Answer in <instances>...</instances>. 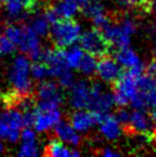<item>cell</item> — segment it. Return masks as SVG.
Returning a JSON list of instances; mask_svg holds the SVG:
<instances>
[{"mask_svg": "<svg viewBox=\"0 0 156 157\" xmlns=\"http://www.w3.org/2000/svg\"><path fill=\"white\" fill-rule=\"evenodd\" d=\"M31 60L25 55H18L13 60L8 70V80L13 88L14 100L30 95L32 91V77L30 74Z\"/></svg>", "mask_w": 156, "mask_h": 157, "instance_id": "6da1fadb", "label": "cell"}, {"mask_svg": "<svg viewBox=\"0 0 156 157\" xmlns=\"http://www.w3.org/2000/svg\"><path fill=\"white\" fill-rule=\"evenodd\" d=\"M82 33V26L72 18L57 20L51 24L48 35L53 44L59 48L69 47L76 44Z\"/></svg>", "mask_w": 156, "mask_h": 157, "instance_id": "7a4b0ae2", "label": "cell"}, {"mask_svg": "<svg viewBox=\"0 0 156 157\" xmlns=\"http://www.w3.org/2000/svg\"><path fill=\"white\" fill-rule=\"evenodd\" d=\"M137 31V23L135 20L126 17L118 24L109 22L101 30L104 39L108 41L109 45L115 46L117 49L129 47L131 44V38Z\"/></svg>", "mask_w": 156, "mask_h": 157, "instance_id": "3957f363", "label": "cell"}, {"mask_svg": "<svg viewBox=\"0 0 156 157\" xmlns=\"http://www.w3.org/2000/svg\"><path fill=\"white\" fill-rule=\"evenodd\" d=\"M23 128L22 111L15 108H8L0 113V140L15 144L20 140V133Z\"/></svg>", "mask_w": 156, "mask_h": 157, "instance_id": "277c9868", "label": "cell"}, {"mask_svg": "<svg viewBox=\"0 0 156 157\" xmlns=\"http://www.w3.org/2000/svg\"><path fill=\"white\" fill-rule=\"evenodd\" d=\"M63 101L60 86L52 80H43L37 87V109H57Z\"/></svg>", "mask_w": 156, "mask_h": 157, "instance_id": "5b68a950", "label": "cell"}, {"mask_svg": "<svg viewBox=\"0 0 156 157\" xmlns=\"http://www.w3.org/2000/svg\"><path fill=\"white\" fill-rule=\"evenodd\" d=\"M139 76L131 74L126 71L122 74L121 77L115 82V90H114V100L115 105L119 107H126L130 105L138 93V83L137 79Z\"/></svg>", "mask_w": 156, "mask_h": 157, "instance_id": "8992f818", "label": "cell"}, {"mask_svg": "<svg viewBox=\"0 0 156 157\" xmlns=\"http://www.w3.org/2000/svg\"><path fill=\"white\" fill-rule=\"evenodd\" d=\"M115 100L114 95L103 87V85L94 83L91 85L90 91V101L87 109L96 113H108L114 108Z\"/></svg>", "mask_w": 156, "mask_h": 157, "instance_id": "52a82bcc", "label": "cell"}, {"mask_svg": "<svg viewBox=\"0 0 156 157\" xmlns=\"http://www.w3.org/2000/svg\"><path fill=\"white\" fill-rule=\"evenodd\" d=\"M18 47L23 54L28 55L31 61H41L45 49L41 46L40 37L36 35L29 28V25L22 26V36L18 44Z\"/></svg>", "mask_w": 156, "mask_h": 157, "instance_id": "ba28073f", "label": "cell"}, {"mask_svg": "<svg viewBox=\"0 0 156 157\" xmlns=\"http://www.w3.org/2000/svg\"><path fill=\"white\" fill-rule=\"evenodd\" d=\"M79 43L83 51L86 53L93 54L96 56H102L108 52L109 46L108 41L104 39L102 32L98 29H91L80 33Z\"/></svg>", "mask_w": 156, "mask_h": 157, "instance_id": "9c48e42d", "label": "cell"}, {"mask_svg": "<svg viewBox=\"0 0 156 157\" xmlns=\"http://www.w3.org/2000/svg\"><path fill=\"white\" fill-rule=\"evenodd\" d=\"M41 61L47 66L49 77L59 78L61 75L68 71L69 68L65 64L64 60V51L62 48H49L44 51V55Z\"/></svg>", "mask_w": 156, "mask_h": 157, "instance_id": "30bf717a", "label": "cell"}, {"mask_svg": "<svg viewBox=\"0 0 156 157\" xmlns=\"http://www.w3.org/2000/svg\"><path fill=\"white\" fill-rule=\"evenodd\" d=\"M115 60L123 68L127 69L131 74L140 76L143 74L145 66L138 54L130 47L119 48L115 54Z\"/></svg>", "mask_w": 156, "mask_h": 157, "instance_id": "8fae6325", "label": "cell"}, {"mask_svg": "<svg viewBox=\"0 0 156 157\" xmlns=\"http://www.w3.org/2000/svg\"><path fill=\"white\" fill-rule=\"evenodd\" d=\"M91 84L86 80H75L71 85L69 93V103L74 109H87L90 101Z\"/></svg>", "mask_w": 156, "mask_h": 157, "instance_id": "7c38bea8", "label": "cell"}, {"mask_svg": "<svg viewBox=\"0 0 156 157\" xmlns=\"http://www.w3.org/2000/svg\"><path fill=\"white\" fill-rule=\"evenodd\" d=\"M61 118H62V113L59 108L52 110L36 109L32 126L37 133H45L54 128V126L61 121Z\"/></svg>", "mask_w": 156, "mask_h": 157, "instance_id": "4fadbf2b", "label": "cell"}, {"mask_svg": "<svg viewBox=\"0 0 156 157\" xmlns=\"http://www.w3.org/2000/svg\"><path fill=\"white\" fill-rule=\"evenodd\" d=\"M78 10H79V6L72 0H59L51 8L45 10V13L52 24L57 20L74 18L77 15Z\"/></svg>", "mask_w": 156, "mask_h": 157, "instance_id": "5bb4252c", "label": "cell"}, {"mask_svg": "<svg viewBox=\"0 0 156 157\" xmlns=\"http://www.w3.org/2000/svg\"><path fill=\"white\" fill-rule=\"evenodd\" d=\"M96 72L102 82L108 84L115 83L123 74L122 67L118 64V62L109 56H103L100 61H98Z\"/></svg>", "mask_w": 156, "mask_h": 157, "instance_id": "9a60e30c", "label": "cell"}, {"mask_svg": "<svg viewBox=\"0 0 156 157\" xmlns=\"http://www.w3.org/2000/svg\"><path fill=\"white\" fill-rule=\"evenodd\" d=\"M98 123V113L86 109H76L70 116V124L78 133H87Z\"/></svg>", "mask_w": 156, "mask_h": 157, "instance_id": "2e32d148", "label": "cell"}, {"mask_svg": "<svg viewBox=\"0 0 156 157\" xmlns=\"http://www.w3.org/2000/svg\"><path fill=\"white\" fill-rule=\"evenodd\" d=\"M98 126L101 135L104 139L114 141L118 139L122 134V124L116 119L115 116L108 113H98Z\"/></svg>", "mask_w": 156, "mask_h": 157, "instance_id": "e0dca14e", "label": "cell"}, {"mask_svg": "<svg viewBox=\"0 0 156 157\" xmlns=\"http://www.w3.org/2000/svg\"><path fill=\"white\" fill-rule=\"evenodd\" d=\"M127 125L138 134L148 135L153 132L154 123L152 117H149V115L143 109H135V111L130 113Z\"/></svg>", "mask_w": 156, "mask_h": 157, "instance_id": "ac0fdd59", "label": "cell"}, {"mask_svg": "<svg viewBox=\"0 0 156 157\" xmlns=\"http://www.w3.org/2000/svg\"><path fill=\"white\" fill-rule=\"evenodd\" d=\"M54 132H55L57 139L68 146L77 147L78 144H80V135L71 126L70 123L60 121L54 126Z\"/></svg>", "mask_w": 156, "mask_h": 157, "instance_id": "d6986e66", "label": "cell"}, {"mask_svg": "<svg viewBox=\"0 0 156 157\" xmlns=\"http://www.w3.org/2000/svg\"><path fill=\"white\" fill-rule=\"evenodd\" d=\"M44 154L51 157H78L80 156V151L77 149L69 148L68 144L61 142L60 140L53 139L48 141L47 146L45 147Z\"/></svg>", "mask_w": 156, "mask_h": 157, "instance_id": "ffe728a7", "label": "cell"}, {"mask_svg": "<svg viewBox=\"0 0 156 157\" xmlns=\"http://www.w3.org/2000/svg\"><path fill=\"white\" fill-rule=\"evenodd\" d=\"M28 25H29V28L35 32L36 35H38L39 37H45L49 32L51 22H49V20H48L47 15H46L45 12H37L31 17L30 22H29Z\"/></svg>", "mask_w": 156, "mask_h": 157, "instance_id": "44dd1931", "label": "cell"}, {"mask_svg": "<svg viewBox=\"0 0 156 157\" xmlns=\"http://www.w3.org/2000/svg\"><path fill=\"white\" fill-rule=\"evenodd\" d=\"M83 55H84V51L80 46H76L75 44L69 46V48L64 52V60L67 67L70 70L78 69Z\"/></svg>", "mask_w": 156, "mask_h": 157, "instance_id": "7402d4cb", "label": "cell"}, {"mask_svg": "<svg viewBox=\"0 0 156 157\" xmlns=\"http://www.w3.org/2000/svg\"><path fill=\"white\" fill-rule=\"evenodd\" d=\"M96 64H98V60H96V55L86 53L84 54L80 60V63L78 66V70L82 72L83 75H85L87 77L93 76L96 71Z\"/></svg>", "mask_w": 156, "mask_h": 157, "instance_id": "603a6c76", "label": "cell"}, {"mask_svg": "<svg viewBox=\"0 0 156 157\" xmlns=\"http://www.w3.org/2000/svg\"><path fill=\"white\" fill-rule=\"evenodd\" d=\"M40 146L37 142V140L32 141H22L21 146L18 150V156L21 157H36L41 154Z\"/></svg>", "mask_w": 156, "mask_h": 157, "instance_id": "cb8c5ba5", "label": "cell"}, {"mask_svg": "<svg viewBox=\"0 0 156 157\" xmlns=\"http://www.w3.org/2000/svg\"><path fill=\"white\" fill-rule=\"evenodd\" d=\"M4 6L6 14L10 20L16 21V20H20L23 16L24 6H23L22 0H10L8 2H6Z\"/></svg>", "mask_w": 156, "mask_h": 157, "instance_id": "d4e9b609", "label": "cell"}, {"mask_svg": "<svg viewBox=\"0 0 156 157\" xmlns=\"http://www.w3.org/2000/svg\"><path fill=\"white\" fill-rule=\"evenodd\" d=\"M30 74L32 80H37V82H43L49 77L48 68L43 61H36L33 64H31Z\"/></svg>", "mask_w": 156, "mask_h": 157, "instance_id": "484cf974", "label": "cell"}, {"mask_svg": "<svg viewBox=\"0 0 156 157\" xmlns=\"http://www.w3.org/2000/svg\"><path fill=\"white\" fill-rule=\"evenodd\" d=\"M83 12L85 14V16L92 20L100 14L106 13V9L103 4H101L99 0H90L85 6H83Z\"/></svg>", "mask_w": 156, "mask_h": 157, "instance_id": "4316f807", "label": "cell"}, {"mask_svg": "<svg viewBox=\"0 0 156 157\" xmlns=\"http://www.w3.org/2000/svg\"><path fill=\"white\" fill-rule=\"evenodd\" d=\"M4 35L18 46L20 38L22 36V26H20L18 24H15V23H12V24H9L5 28Z\"/></svg>", "mask_w": 156, "mask_h": 157, "instance_id": "83f0119b", "label": "cell"}, {"mask_svg": "<svg viewBox=\"0 0 156 157\" xmlns=\"http://www.w3.org/2000/svg\"><path fill=\"white\" fill-rule=\"evenodd\" d=\"M16 49V45L6 37L5 35L0 36V56H6L13 54Z\"/></svg>", "mask_w": 156, "mask_h": 157, "instance_id": "f1b7e54d", "label": "cell"}, {"mask_svg": "<svg viewBox=\"0 0 156 157\" xmlns=\"http://www.w3.org/2000/svg\"><path fill=\"white\" fill-rule=\"evenodd\" d=\"M59 80V86L62 88H70L71 85L75 83V77L74 75L71 74L70 69L68 71H65L63 75H61L60 77L57 78Z\"/></svg>", "mask_w": 156, "mask_h": 157, "instance_id": "f546056e", "label": "cell"}, {"mask_svg": "<svg viewBox=\"0 0 156 157\" xmlns=\"http://www.w3.org/2000/svg\"><path fill=\"white\" fill-rule=\"evenodd\" d=\"M92 21H93V23H94L96 29H98V30H100V31L102 30L104 26L110 22V20H109L108 16L106 15V13L100 14V15H98V16H96V17H93L92 18Z\"/></svg>", "mask_w": 156, "mask_h": 157, "instance_id": "4dcf8cb0", "label": "cell"}, {"mask_svg": "<svg viewBox=\"0 0 156 157\" xmlns=\"http://www.w3.org/2000/svg\"><path fill=\"white\" fill-rule=\"evenodd\" d=\"M115 117H116V119L121 123L122 125H127V123H129V118H130V113H129L127 110L123 109V107H122V109H119L116 113Z\"/></svg>", "mask_w": 156, "mask_h": 157, "instance_id": "1f68e13d", "label": "cell"}, {"mask_svg": "<svg viewBox=\"0 0 156 157\" xmlns=\"http://www.w3.org/2000/svg\"><path fill=\"white\" fill-rule=\"evenodd\" d=\"M145 0H116L117 5L121 8H131V7H135L140 5Z\"/></svg>", "mask_w": 156, "mask_h": 157, "instance_id": "d6a6232c", "label": "cell"}, {"mask_svg": "<svg viewBox=\"0 0 156 157\" xmlns=\"http://www.w3.org/2000/svg\"><path fill=\"white\" fill-rule=\"evenodd\" d=\"M39 1L40 0H22L24 9H26V10H35L37 8V5Z\"/></svg>", "mask_w": 156, "mask_h": 157, "instance_id": "836d02e7", "label": "cell"}, {"mask_svg": "<svg viewBox=\"0 0 156 157\" xmlns=\"http://www.w3.org/2000/svg\"><path fill=\"white\" fill-rule=\"evenodd\" d=\"M101 155L103 157H118L121 154L118 153V151H116V150L113 148H106L102 150Z\"/></svg>", "mask_w": 156, "mask_h": 157, "instance_id": "e575fe53", "label": "cell"}, {"mask_svg": "<svg viewBox=\"0 0 156 157\" xmlns=\"http://www.w3.org/2000/svg\"><path fill=\"white\" fill-rule=\"evenodd\" d=\"M148 74L152 75L153 77L156 79V62L153 61L152 63H150V66L148 67Z\"/></svg>", "mask_w": 156, "mask_h": 157, "instance_id": "d590c367", "label": "cell"}, {"mask_svg": "<svg viewBox=\"0 0 156 157\" xmlns=\"http://www.w3.org/2000/svg\"><path fill=\"white\" fill-rule=\"evenodd\" d=\"M72 1H75L79 7H83V6H85L90 0H72Z\"/></svg>", "mask_w": 156, "mask_h": 157, "instance_id": "8d00e7d4", "label": "cell"}, {"mask_svg": "<svg viewBox=\"0 0 156 157\" xmlns=\"http://www.w3.org/2000/svg\"><path fill=\"white\" fill-rule=\"evenodd\" d=\"M153 108V111H152V121L154 124H156V105H154V107H152Z\"/></svg>", "mask_w": 156, "mask_h": 157, "instance_id": "74e56055", "label": "cell"}, {"mask_svg": "<svg viewBox=\"0 0 156 157\" xmlns=\"http://www.w3.org/2000/svg\"><path fill=\"white\" fill-rule=\"evenodd\" d=\"M150 8H152L153 13L156 15V0H150Z\"/></svg>", "mask_w": 156, "mask_h": 157, "instance_id": "f35d334b", "label": "cell"}, {"mask_svg": "<svg viewBox=\"0 0 156 157\" xmlns=\"http://www.w3.org/2000/svg\"><path fill=\"white\" fill-rule=\"evenodd\" d=\"M5 144H4V142H2V140H0V154H4V151H5Z\"/></svg>", "mask_w": 156, "mask_h": 157, "instance_id": "ab89813d", "label": "cell"}, {"mask_svg": "<svg viewBox=\"0 0 156 157\" xmlns=\"http://www.w3.org/2000/svg\"><path fill=\"white\" fill-rule=\"evenodd\" d=\"M8 1H10V0H0V4L5 5L6 2H8Z\"/></svg>", "mask_w": 156, "mask_h": 157, "instance_id": "60d3db41", "label": "cell"}, {"mask_svg": "<svg viewBox=\"0 0 156 157\" xmlns=\"http://www.w3.org/2000/svg\"><path fill=\"white\" fill-rule=\"evenodd\" d=\"M1 99H2V93H1V91H0V101H1Z\"/></svg>", "mask_w": 156, "mask_h": 157, "instance_id": "b9f144b4", "label": "cell"}, {"mask_svg": "<svg viewBox=\"0 0 156 157\" xmlns=\"http://www.w3.org/2000/svg\"><path fill=\"white\" fill-rule=\"evenodd\" d=\"M154 61H155V62H156V52H155V53H154Z\"/></svg>", "mask_w": 156, "mask_h": 157, "instance_id": "7bdbcfd3", "label": "cell"}, {"mask_svg": "<svg viewBox=\"0 0 156 157\" xmlns=\"http://www.w3.org/2000/svg\"><path fill=\"white\" fill-rule=\"evenodd\" d=\"M155 38H156V35H155ZM155 44H156V39H155Z\"/></svg>", "mask_w": 156, "mask_h": 157, "instance_id": "ee69618b", "label": "cell"}, {"mask_svg": "<svg viewBox=\"0 0 156 157\" xmlns=\"http://www.w3.org/2000/svg\"><path fill=\"white\" fill-rule=\"evenodd\" d=\"M0 17H1V16H0Z\"/></svg>", "mask_w": 156, "mask_h": 157, "instance_id": "f6af8a7d", "label": "cell"}]
</instances>
